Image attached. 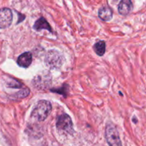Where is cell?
Segmentation results:
<instances>
[{"mask_svg":"<svg viewBox=\"0 0 146 146\" xmlns=\"http://www.w3.org/2000/svg\"><path fill=\"white\" fill-rule=\"evenodd\" d=\"M52 111L51 102L48 100H40L32 110L31 117L36 121L42 122L47 119Z\"/></svg>","mask_w":146,"mask_h":146,"instance_id":"obj_1","label":"cell"},{"mask_svg":"<svg viewBox=\"0 0 146 146\" xmlns=\"http://www.w3.org/2000/svg\"><path fill=\"white\" fill-rule=\"evenodd\" d=\"M13 15L12 10L9 8L0 9V29H5L12 24Z\"/></svg>","mask_w":146,"mask_h":146,"instance_id":"obj_6","label":"cell"},{"mask_svg":"<svg viewBox=\"0 0 146 146\" xmlns=\"http://www.w3.org/2000/svg\"><path fill=\"white\" fill-rule=\"evenodd\" d=\"M29 94V90L28 88H25V89L19 91L18 92L15 93L13 95L16 99H23V98H26L28 96Z\"/></svg>","mask_w":146,"mask_h":146,"instance_id":"obj_13","label":"cell"},{"mask_svg":"<svg viewBox=\"0 0 146 146\" xmlns=\"http://www.w3.org/2000/svg\"><path fill=\"white\" fill-rule=\"evenodd\" d=\"M133 9L131 0H121L118 5V12L121 15H127Z\"/></svg>","mask_w":146,"mask_h":146,"instance_id":"obj_8","label":"cell"},{"mask_svg":"<svg viewBox=\"0 0 146 146\" xmlns=\"http://www.w3.org/2000/svg\"><path fill=\"white\" fill-rule=\"evenodd\" d=\"M64 58L62 54L57 50H50L46 54L44 62L52 70L60 69L64 64Z\"/></svg>","mask_w":146,"mask_h":146,"instance_id":"obj_2","label":"cell"},{"mask_svg":"<svg viewBox=\"0 0 146 146\" xmlns=\"http://www.w3.org/2000/svg\"><path fill=\"white\" fill-rule=\"evenodd\" d=\"M7 86L11 88H21L22 87V83H21L17 80H15L11 78L7 82Z\"/></svg>","mask_w":146,"mask_h":146,"instance_id":"obj_12","label":"cell"},{"mask_svg":"<svg viewBox=\"0 0 146 146\" xmlns=\"http://www.w3.org/2000/svg\"><path fill=\"white\" fill-rule=\"evenodd\" d=\"M33 27L34 29L36 31H40L42 30V29H47L49 32H52V29L51 26L50 25V24H49L48 22H47V21L43 17H41L39 19H37V20L35 22Z\"/></svg>","mask_w":146,"mask_h":146,"instance_id":"obj_9","label":"cell"},{"mask_svg":"<svg viewBox=\"0 0 146 146\" xmlns=\"http://www.w3.org/2000/svg\"><path fill=\"white\" fill-rule=\"evenodd\" d=\"M98 16L102 20L108 22L113 18V11L109 7H103L99 9Z\"/></svg>","mask_w":146,"mask_h":146,"instance_id":"obj_10","label":"cell"},{"mask_svg":"<svg viewBox=\"0 0 146 146\" xmlns=\"http://www.w3.org/2000/svg\"><path fill=\"white\" fill-rule=\"evenodd\" d=\"M105 138L110 146H122L119 133L113 124L109 123L105 129Z\"/></svg>","mask_w":146,"mask_h":146,"instance_id":"obj_3","label":"cell"},{"mask_svg":"<svg viewBox=\"0 0 146 146\" xmlns=\"http://www.w3.org/2000/svg\"><path fill=\"white\" fill-rule=\"evenodd\" d=\"M56 126L58 130L62 131V133L70 135H72L74 133L72 121L71 117L67 114H62L58 117L56 123Z\"/></svg>","mask_w":146,"mask_h":146,"instance_id":"obj_4","label":"cell"},{"mask_svg":"<svg viewBox=\"0 0 146 146\" xmlns=\"http://www.w3.org/2000/svg\"><path fill=\"white\" fill-rule=\"evenodd\" d=\"M51 75L45 72L36 75L32 80V84L36 89H46L51 84Z\"/></svg>","mask_w":146,"mask_h":146,"instance_id":"obj_5","label":"cell"},{"mask_svg":"<svg viewBox=\"0 0 146 146\" xmlns=\"http://www.w3.org/2000/svg\"><path fill=\"white\" fill-rule=\"evenodd\" d=\"M94 50L95 53L99 56H103L105 53L106 44L104 41H99L94 44Z\"/></svg>","mask_w":146,"mask_h":146,"instance_id":"obj_11","label":"cell"},{"mask_svg":"<svg viewBox=\"0 0 146 146\" xmlns=\"http://www.w3.org/2000/svg\"><path fill=\"white\" fill-rule=\"evenodd\" d=\"M32 62V54L29 52H26L23 54H20L17 58V62L19 67L27 68L29 67Z\"/></svg>","mask_w":146,"mask_h":146,"instance_id":"obj_7","label":"cell"}]
</instances>
